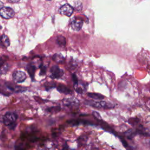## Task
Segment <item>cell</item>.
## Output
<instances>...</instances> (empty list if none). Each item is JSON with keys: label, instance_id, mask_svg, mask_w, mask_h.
<instances>
[{"label": "cell", "instance_id": "1", "mask_svg": "<svg viewBox=\"0 0 150 150\" xmlns=\"http://www.w3.org/2000/svg\"><path fill=\"white\" fill-rule=\"evenodd\" d=\"M16 119H17V115L15 112H8L4 115L3 122L5 125L8 126H11L15 124V121Z\"/></svg>", "mask_w": 150, "mask_h": 150}, {"label": "cell", "instance_id": "2", "mask_svg": "<svg viewBox=\"0 0 150 150\" xmlns=\"http://www.w3.org/2000/svg\"><path fill=\"white\" fill-rule=\"evenodd\" d=\"M88 104L96 108H112L113 104L109 103V102H106L104 101H88Z\"/></svg>", "mask_w": 150, "mask_h": 150}, {"label": "cell", "instance_id": "3", "mask_svg": "<svg viewBox=\"0 0 150 150\" xmlns=\"http://www.w3.org/2000/svg\"><path fill=\"white\" fill-rule=\"evenodd\" d=\"M12 78L13 80L15 83H22L25 80L26 78V75L22 71H15L13 73Z\"/></svg>", "mask_w": 150, "mask_h": 150}, {"label": "cell", "instance_id": "4", "mask_svg": "<svg viewBox=\"0 0 150 150\" xmlns=\"http://www.w3.org/2000/svg\"><path fill=\"white\" fill-rule=\"evenodd\" d=\"M0 14L5 19H10L14 16L15 12L11 8L4 6L1 9Z\"/></svg>", "mask_w": 150, "mask_h": 150}, {"label": "cell", "instance_id": "5", "mask_svg": "<svg viewBox=\"0 0 150 150\" xmlns=\"http://www.w3.org/2000/svg\"><path fill=\"white\" fill-rule=\"evenodd\" d=\"M50 76L52 79H59L63 75V71L57 66H53L50 69Z\"/></svg>", "mask_w": 150, "mask_h": 150}, {"label": "cell", "instance_id": "6", "mask_svg": "<svg viewBox=\"0 0 150 150\" xmlns=\"http://www.w3.org/2000/svg\"><path fill=\"white\" fill-rule=\"evenodd\" d=\"M74 9L69 4H64L59 9V13L62 15L70 16L73 13Z\"/></svg>", "mask_w": 150, "mask_h": 150}, {"label": "cell", "instance_id": "7", "mask_svg": "<svg viewBox=\"0 0 150 150\" xmlns=\"http://www.w3.org/2000/svg\"><path fill=\"white\" fill-rule=\"evenodd\" d=\"M74 87L75 90L76 91L77 93H80V94H83L87 90V86L85 83H84L81 81H78L74 83Z\"/></svg>", "mask_w": 150, "mask_h": 150}, {"label": "cell", "instance_id": "8", "mask_svg": "<svg viewBox=\"0 0 150 150\" xmlns=\"http://www.w3.org/2000/svg\"><path fill=\"white\" fill-rule=\"evenodd\" d=\"M83 21L81 20L73 19L70 23V26L73 30L79 31L81 29L83 26Z\"/></svg>", "mask_w": 150, "mask_h": 150}, {"label": "cell", "instance_id": "9", "mask_svg": "<svg viewBox=\"0 0 150 150\" xmlns=\"http://www.w3.org/2000/svg\"><path fill=\"white\" fill-rule=\"evenodd\" d=\"M63 103L66 106L75 107L76 106H78L79 102L78 100L76 98H67L63 100Z\"/></svg>", "mask_w": 150, "mask_h": 150}, {"label": "cell", "instance_id": "10", "mask_svg": "<svg viewBox=\"0 0 150 150\" xmlns=\"http://www.w3.org/2000/svg\"><path fill=\"white\" fill-rule=\"evenodd\" d=\"M6 87L7 88H8L11 91H16V92H19V91H24V88L21 87V86H18L16 85H15L13 84L12 83H6L5 84Z\"/></svg>", "mask_w": 150, "mask_h": 150}, {"label": "cell", "instance_id": "11", "mask_svg": "<svg viewBox=\"0 0 150 150\" xmlns=\"http://www.w3.org/2000/svg\"><path fill=\"white\" fill-rule=\"evenodd\" d=\"M57 88L59 92L64 93V94H68L71 93V90H70L67 86H66L63 84H59L57 87Z\"/></svg>", "mask_w": 150, "mask_h": 150}, {"label": "cell", "instance_id": "12", "mask_svg": "<svg viewBox=\"0 0 150 150\" xmlns=\"http://www.w3.org/2000/svg\"><path fill=\"white\" fill-rule=\"evenodd\" d=\"M1 46L4 47H7L10 45L9 39L8 37L5 35H3L1 36Z\"/></svg>", "mask_w": 150, "mask_h": 150}, {"label": "cell", "instance_id": "13", "mask_svg": "<svg viewBox=\"0 0 150 150\" xmlns=\"http://www.w3.org/2000/svg\"><path fill=\"white\" fill-rule=\"evenodd\" d=\"M36 69V67L33 63H30L28 64L27 66V70L32 77H34V74H35Z\"/></svg>", "mask_w": 150, "mask_h": 150}, {"label": "cell", "instance_id": "14", "mask_svg": "<svg viewBox=\"0 0 150 150\" xmlns=\"http://www.w3.org/2000/svg\"><path fill=\"white\" fill-rule=\"evenodd\" d=\"M53 60L57 63H62L64 60V57L61 54H55L53 56Z\"/></svg>", "mask_w": 150, "mask_h": 150}, {"label": "cell", "instance_id": "15", "mask_svg": "<svg viewBox=\"0 0 150 150\" xmlns=\"http://www.w3.org/2000/svg\"><path fill=\"white\" fill-rule=\"evenodd\" d=\"M88 96L90 98H92L94 100H102L104 98V96L98 94V93H89L87 94Z\"/></svg>", "mask_w": 150, "mask_h": 150}, {"label": "cell", "instance_id": "16", "mask_svg": "<svg viewBox=\"0 0 150 150\" xmlns=\"http://www.w3.org/2000/svg\"><path fill=\"white\" fill-rule=\"evenodd\" d=\"M57 43L60 46H63L66 45V39L62 36H59L57 38Z\"/></svg>", "mask_w": 150, "mask_h": 150}, {"label": "cell", "instance_id": "17", "mask_svg": "<svg viewBox=\"0 0 150 150\" xmlns=\"http://www.w3.org/2000/svg\"><path fill=\"white\" fill-rule=\"evenodd\" d=\"M9 69V65L6 63H2L1 64V73L5 74Z\"/></svg>", "mask_w": 150, "mask_h": 150}, {"label": "cell", "instance_id": "18", "mask_svg": "<svg viewBox=\"0 0 150 150\" xmlns=\"http://www.w3.org/2000/svg\"><path fill=\"white\" fill-rule=\"evenodd\" d=\"M136 132L133 129H129L128 131H127L125 132V135L127 136V138H128V139H131L132 137H134L135 135Z\"/></svg>", "mask_w": 150, "mask_h": 150}, {"label": "cell", "instance_id": "19", "mask_svg": "<svg viewBox=\"0 0 150 150\" xmlns=\"http://www.w3.org/2000/svg\"><path fill=\"white\" fill-rule=\"evenodd\" d=\"M45 86L46 90H49V89H50V88H54V87H55V84H54V83H49V82H47V83H45Z\"/></svg>", "mask_w": 150, "mask_h": 150}, {"label": "cell", "instance_id": "20", "mask_svg": "<svg viewBox=\"0 0 150 150\" xmlns=\"http://www.w3.org/2000/svg\"><path fill=\"white\" fill-rule=\"evenodd\" d=\"M93 115H94L96 118H97V119H100V120H101V116L100 115V114H99L97 112L94 111V112H93Z\"/></svg>", "mask_w": 150, "mask_h": 150}, {"label": "cell", "instance_id": "21", "mask_svg": "<svg viewBox=\"0 0 150 150\" xmlns=\"http://www.w3.org/2000/svg\"><path fill=\"white\" fill-rule=\"evenodd\" d=\"M46 67H42V68H41V71H40V74H42H42H45V72H46Z\"/></svg>", "mask_w": 150, "mask_h": 150}, {"label": "cell", "instance_id": "22", "mask_svg": "<svg viewBox=\"0 0 150 150\" xmlns=\"http://www.w3.org/2000/svg\"><path fill=\"white\" fill-rule=\"evenodd\" d=\"M9 2H12V3H15V2H17L18 1H19L20 0H8Z\"/></svg>", "mask_w": 150, "mask_h": 150}, {"label": "cell", "instance_id": "23", "mask_svg": "<svg viewBox=\"0 0 150 150\" xmlns=\"http://www.w3.org/2000/svg\"><path fill=\"white\" fill-rule=\"evenodd\" d=\"M92 150H98L97 149H96V148H94V149H93Z\"/></svg>", "mask_w": 150, "mask_h": 150}, {"label": "cell", "instance_id": "24", "mask_svg": "<svg viewBox=\"0 0 150 150\" xmlns=\"http://www.w3.org/2000/svg\"><path fill=\"white\" fill-rule=\"evenodd\" d=\"M47 1H50V0H47Z\"/></svg>", "mask_w": 150, "mask_h": 150}]
</instances>
